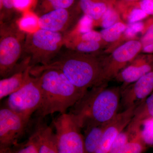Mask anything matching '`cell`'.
Here are the masks:
<instances>
[{"instance_id":"31","label":"cell","mask_w":153,"mask_h":153,"mask_svg":"<svg viewBox=\"0 0 153 153\" xmlns=\"http://www.w3.org/2000/svg\"><path fill=\"white\" fill-rule=\"evenodd\" d=\"M135 2L137 5L148 16H153V0H140Z\"/></svg>"},{"instance_id":"2","label":"cell","mask_w":153,"mask_h":153,"mask_svg":"<svg viewBox=\"0 0 153 153\" xmlns=\"http://www.w3.org/2000/svg\"><path fill=\"white\" fill-rule=\"evenodd\" d=\"M121 86L108 87V83L88 90L70 108L81 128L90 123H108L118 113L121 101Z\"/></svg>"},{"instance_id":"11","label":"cell","mask_w":153,"mask_h":153,"mask_svg":"<svg viewBox=\"0 0 153 153\" xmlns=\"http://www.w3.org/2000/svg\"><path fill=\"white\" fill-rule=\"evenodd\" d=\"M153 92V71L121 88L120 105L123 110L133 107H136Z\"/></svg>"},{"instance_id":"29","label":"cell","mask_w":153,"mask_h":153,"mask_svg":"<svg viewBox=\"0 0 153 153\" xmlns=\"http://www.w3.org/2000/svg\"><path fill=\"white\" fill-rule=\"evenodd\" d=\"M144 31L140 41L143 45L153 42V16L145 21Z\"/></svg>"},{"instance_id":"21","label":"cell","mask_w":153,"mask_h":153,"mask_svg":"<svg viewBox=\"0 0 153 153\" xmlns=\"http://www.w3.org/2000/svg\"><path fill=\"white\" fill-rule=\"evenodd\" d=\"M127 25V24L122 21L111 27L103 29L100 32L102 41L106 44L107 47L114 44L120 38L125 31Z\"/></svg>"},{"instance_id":"20","label":"cell","mask_w":153,"mask_h":153,"mask_svg":"<svg viewBox=\"0 0 153 153\" xmlns=\"http://www.w3.org/2000/svg\"><path fill=\"white\" fill-rule=\"evenodd\" d=\"M76 0H37L34 13L41 16L58 9H68L74 6Z\"/></svg>"},{"instance_id":"3","label":"cell","mask_w":153,"mask_h":153,"mask_svg":"<svg viewBox=\"0 0 153 153\" xmlns=\"http://www.w3.org/2000/svg\"><path fill=\"white\" fill-rule=\"evenodd\" d=\"M35 76L39 77L42 92V102L36 112L39 119L56 112L66 113L87 91L73 85L58 69L47 68Z\"/></svg>"},{"instance_id":"15","label":"cell","mask_w":153,"mask_h":153,"mask_svg":"<svg viewBox=\"0 0 153 153\" xmlns=\"http://www.w3.org/2000/svg\"><path fill=\"white\" fill-rule=\"evenodd\" d=\"M32 67L28 66L16 72L8 77L0 80V100L9 96L19 90L29 82L32 78L31 70Z\"/></svg>"},{"instance_id":"1","label":"cell","mask_w":153,"mask_h":153,"mask_svg":"<svg viewBox=\"0 0 153 153\" xmlns=\"http://www.w3.org/2000/svg\"><path fill=\"white\" fill-rule=\"evenodd\" d=\"M102 54V51L82 53L64 47L47 65L32 67L31 74L35 76L47 68L58 69L73 85L86 91L91 88L101 85Z\"/></svg>"},{"instance_id":"14","label":"cell","mask_w":153,"mask_h":153,"mask_svg":"<svg viewBox=\"0 0 153 153\" xmlns=\"http://www.w3.org/2000/svg\"><path fill=\"white\" fill-rule=\"evenodd\" d=\"M38 120L31 135L36 143L38 153H58L56 135L51 127Z\"/></svg>"},{"instance_id":"23","label":"cell","mask_w":153,"mask_h":153,"mask_svg":"<svg viewBox=\"0 0 153 153\" xmlns=\"http://www.w3.org/2000/svg\"><path fill=\"white\" fill-rule=\"evenodd\" d=\"M146 149V144L143 138L140 129L121 149L118 153H143Z\"/></svg>"},{"instance_id":"30","label":"cell","mask_w":153,"mask_h":153,"mask_svg":"<svg viewBox=\"0 0 153 153\" xmlns=\"http://www.w3.org/2000/svg\"><path fill=\"white\" fill-rule=\"evenodd\" d=\"M37 0H14V5L16 10L22 14L30 10V8L35 7Z\"/></svg>"},{"instance_id":"18","label":"cell","mask_w":153,"mask_h":153,"mask_svg":"<svg viewBox=\"0 0 153 153\" xmlns=\"http://www.w3.org/2000/svg\"><path fill=\"white\" fill-rule=\"evenodd\" d=\"M152 118H153V92L135 108L133 117L129 125L137 130L140 129L143 123Z\"/></svg>"},{"instance_id":"24","label":"cell","mask_w":153,"mask_h":153,"mask_svg":"<svg viewBox=\"0 0 153 153\" xmlns=\"http://www.w3.org/2000/svg\"><path fill=\"white\" fill-rule=\"evenodd\" d=\"M116 2L117 1L107 9L97 26L101 27L102 29H105L123 21L120 13L116 6Z\"/></svg>"},{"instance_id":"19","label":"cell","mask_w":153,"mask_h":153,"mask_svg":"<svg viewBox=\"0 0 153 153\" xmlns=\"http://www.w3.org/2000/svg\"><path fill=\"white\" fill-rule=\"evenodd\" d=\"M107 47L103 42L83 41L66 36L64 44V47L67 49L86 53L102 52V49H105Z\"/></svg>"},{"instance_id":"7","label":"cell","mask_w":153,"mask_h":153,"mask_svg":"<svg viewBox=\"0 0 153 153\" xmlns=\"http://www.w3.org/2000/svg\"><path fill=\"white\" fill-rule=\"evenodd\" d=\"M142 48L139 40H131L122 44L105 56L102 54L101 84L114 79L122 69L141 53Z\"/></svg>"},{"instance_id":"10","label":"cell","mask_w":153,"mask_h":153,"mask_svg":"<svg viewBox=\"0 0 153 153\" xmlns=\"http://www.w3.org/2000/svg\"><path fill=\"white\" fill-rule=\"evenodd\" d=\"M82 13L78 4L68 9H58L39 17L40 29L66 35L75 27Z\"/></svg>"},{"instance_id":"13","label":"cell","mask_w":153,"mask_h":153,"mask_svg":"<svg viewBox=\"0 0 153 153\" xmlns=\"http://www.w3.org/2000/svg\"><path fill=\"white\" fill-rule=\"evenodd\" d=\"M135 108L133 107L118 113L107 123L95 153L108 152L118 136L131 121Z\"/></svg>"},{"instance_id":"8","label":"cell","mask_w":153,"mask_h":153,"mask_svg":"<svg viewBox=\"0 0 153 153\" xmlns=\"http://www.w3.org/2000/svg\"><path fill=\"white\" fill-rule=\"evenodd\" d=\"M42 92L39 77L32 76L24 86L7 99L5 106L30 118L36 112L42 102Z\"/></svg>"},{"instance_id":"33","label":"cell","mask_w":153,"mask_h":153,"mask_svg":"<svg viewBox=\"0 0 153 153\" xmlns=\"http://www.w3.org/2000/svg\"><path fill=\"white\" fill-rule=\"evenodd\" d=\"M120 1L126 2H133L137 1H140V0H120Z\"/></svg>"},{"instance_id":"4","label":"cell","mask_w":153,"mask_h":153,"mask_svg":"<svg viewBox=\"0 0 153 153\" xmlns=\"http://www.w3.org/2000/svg\"><path fill=\"white\" fill-rule=\"evenodd\" d=\"M17 20L0 22V76L8 77L29 66L23 59L27 33L19 28Z\"/></svg>"},{"instance_id":"27","label":"cell","mask_w":153,"mask_h":153,"mask_svg":"<svg viewBox=\"0 0 153 153\" xmlns=\"http://www.w3.org/2000/svg\"><path fill=\"white\" fill-rule=\"evenodd\" d=\"M0 153H38V148L32 135L29 139L22 143L18 144L6 149L0 151Z\"/></svg>"},{"instance_id":"5","label":"cell","mask_w":153,"mask_h":153,"mask_svg":"<svg viewBox=\"0 0 153 153\" xmlns=\"http://www.w3.org/2000/svg\"><path fill=\"white\" fill-rule=\"evenodd\" d=\"M65 41L64 34L43 29L27 33L22 58H30L32 67L47 65L64 47Z\"/></svg>"},{"instance_id":"26","label":"cell","mask_w":153,"mask_h":153,"mask_svg":"<svg viewBox=\"0 0 153 153\" xmlns=\"http://www.w3.org/2000/svg\"><path fill=\"white\" fill-rule=\"evenodd\" d=\"M138 130H135L128 125L118 136L107 153H118Z\"/></svg>"},{"instance_id":"28","label":"cell","mask_w":153,"mask_h":153,"mask_svg":"<svg viewBox=\"0 0 153 153\" xmlns=\"http://www.w3.org/2000/svg\"><path fill=\"white\" fill-rule=\"evenodd\" d=\"M94 27L93 20L87 16L82 14L75 27L69 33L79 34L86 33L93 30L92 29Z\"/></svg>"},{"instance_id":"22","label":"cell","mask_w":153,"mask_h":153,"mask_svg":"<svg viewBox=\"0 0 153 153\" xmlns=\"http://www.w3.org/2000/svg\"><path fill=\"white\" fill-rule=\"evenodd\" d=\"M39 17L29 10L22 13L17 21L19 28L26 33L36 32L39 29Z\"/></svg>"},{"instance_id":"16","label":"cell","mask_w":153,"mask_h":153,"mask_svg":"<svg viewBox=\"0 0 153 153\" xmlns=\"http://www.w3.org/2000/svg\"><path fill=\"white\" fill-rule=\"evenodd\" d=\"M117 0H78V5L82 14L87 16L97 26L107 9Z\"/></svg>"},{"instance_id":"12","label":"cell","mask_w":153,"mask_h":153,"mask_svg":"<svg viewBox=\"0 0 153 153\" xmlns=\"http://www.w3.org/2000/svg\"><path fill=\"white\" fill-rule=\"evenodd\" d=\"M153 71V54L140 53L129 62L115 77L122 83L121 88L126 87Z\"/></svg>"},{"instance_id":"25","label":"cell","mask_w":153,"mask_h":153,"mask_svg":"<svg viewBox=\"0 0 153 153\" xmlns=\"http://www.w3.org/2000/svg\"><path fill=\"white\" fill-rule=\"evenodd\" d=\"M14 1L0 0V22L17 20L22 16L15 9Z\"/></svg>"},{"instance_id":"32","label":"cell","mask_w":153,"mask_h":153,"mask_svg":"<svg viewBox=\"0 0 153 153\" xmlns=\"http://www.w3.org/2000/svg\"><path fill=\"white\" fill-rule=\"evenodd\" d=\"M142 53L153 54V42L143 45Z\"/></svg>"},{"instance_id":"17","label":"cell","mask_w":153,"mask_h":153,"mask_svg":"<svg viewBox=\"0 0 153 153\" xmlns=\"http://www.w3.org/2000/svg\"><path fill=\"white\" fill-rule=\"evenodd\" d=\"M107 123H90L82 128L84 153H96Z\"/></svg>"},{"instance_id":"9","label":"cell","mask_w":153,"mask_h":153,"mask_svg":"<svg viewBox=\"0 0 153 153\" xmlns=\"http://www.w3.org/2000/svg\"><path fill=\"white\" fill-rule=\"evenodd\" d=\"M30 118L6 106L0 110V151L5 150L19 143L27 128Z\"/></svg>"},{"instance_id":"6","label":"cell","mask_w":153,"mask_h":153,"mask_svg":"<svg viewBox=\"0 0 153 153\" xmlns=\"http://www.w3.org/2000/svg\"><path fill=\"white\" fill-rule=\"evenodd\" d=\"M52 123L58 153H84L82 129L72 114L69 113L60 114Z\"/></svg>"}]
</instances>
